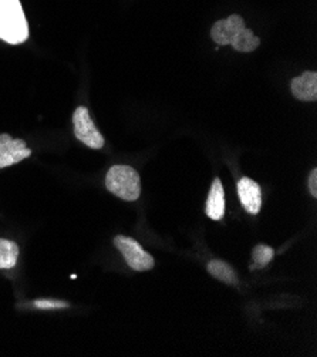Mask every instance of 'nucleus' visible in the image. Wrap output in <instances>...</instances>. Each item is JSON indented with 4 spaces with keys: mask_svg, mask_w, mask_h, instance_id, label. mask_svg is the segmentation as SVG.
I'll return each mask as SVG.
<instances>
[{
    "mask_svg": "<svg viewBox=\"0 0 317 357\" xmlns=\"http://www.w3.org/2000/svg\"><path fill=\"white\" fill-rule=\"evenodd\" d=\"M208 272L209 275H212L215 279L228 283V284H238L239 279L236 272L233 271V268L219 259H214L208 264Z\"/></svg>",
    "mask_w": 317,
    "mask_h": 357,
    "instance_id": "10",
    "label": "nucleus"
},
{
    "mask_svg": "<svg viewBox=\"0 0 317 357\" xmlns=\"http://www.w3.org/2000/svg\"><path fill=\"white\" fill-rule=\"evenodd\" d=\"M31 155V150L26 142L19 138H12L9 134H0V168L19 164Z\"/></svg>",
    "mask_w": 317,
    "mask_h": 357,
    "instance_id": "6",
    "label": "nucleus"
},
{
    "mask_svg": "<svg viewBox=\"0 0 317 357\" xmlns=\"http://www.w3.org/2000/svg\"><path fill=\"white\" fill-rule=\"evenodd\" d=\"M210 38L218 46L231 45L235 50L249 53L258 49L261 40L245 24L239 15H231L228 19L218 20L210 29Z\"/></svg>",
    "mask_w": 317,
    "mask_h": 357,
    "instance_id": "1",
    "label": "nucleus"
},
{
    "mask_svg": "<svg viewBox=\"0 0 317 357\" xmlns=\"http://www.w3.org/2000/svg\"><path fill=\"white\" fill-rule=\"evenodd\" d=\"M254 262L255 265L251 266V269H262L269 265V262L275 257V251L268 245H256L252 251Z\"/></svg>",
    "mask_w": 317,
    "mask_h": 357,
    "instance_id": "12",
    "label": "nucleus"
},
{
    "mask_svg": "<svg viewBox=\"0 0 317 357\" xmlns=\"http://www.w3.org/2000/svg\"><path fill=\"white\" fill-rule=\"evenodd\" d=\"M73 126H75L76 138L82 141L83 144H86L93 150H100L104 147V137L93 123L87 107L84 105L77 107L73 114Z\"/></svg>",
    "mask_w": 317,
    "mask_h": 357,
    "instance_id": "5",
    "label": "nucleus"
},
{
    "mask_svg": "<svg viewBox=\"0 0 317 357\" xmlns=\"http://www.w3.org/2000/svg\"><path fill=\"white\" fill-rule=\"evenodd\" d=\"M291 90L299 101L313 102L317 100V73L304 71L300 77H295L291 83Z\"/></svg>",
    "mask_w": 317,
    "mask_h": 357,
    "instance_id": "8",
    "label": "nucleus"
},
{
    "mask_svg": "<svg viewBox=\"0 0 317 357\" xmlns=\"http://www.w3.org/2000/svg\"><path fill=\"white\" fill-rule=\"evenodd\" d=\"M34 307L40 310H56V309H67L70 305L64 301L57 299H40L33 303Z\"/></svg>",
    "mask_w": 317,
    "mask_h": 357,
    "instance_id": "13",
    "label": "nucleus"
},
{
    "mask_svg": "<svg viewBox=\"0 0 317 357\" xmlns=\"http://www.w3.org/2000/svg\"><path fill=\"white\" fill-rule=\"evenodd\" d=\"M205 213L214 221H219L225 215V191L219 178H215L212 187H210L205 205Z\"/></svg>",
    "mask_w": 317,
    "mask_h": 357,
    "instance_id": "9",
    "label": "nucleus"
},
{
    "mask_svg": "<svg viewBox=\"0 0 317 357\" xmlns=\"http://www.w3.org/2000/svg\"><path fill=\"white\" fill-rule=\"evenodd\" d=\"M19 258V246L9 239H0V269H12Z\"/></svg>",
    "mask_w": 317,
    "mask_h": 357,
    "instance_id": "11",
    "label": "nucleus"
},
{
    "mask_svg": "<svg viewBox=\"0 0 317 357\" xmlns=\"http://www.w3.org/2000/svg\"><path fill=\"white\" fill-rule=\"evenodd\" d=\"M238 195L243 208L252 215L259 213L262 208V188L248 176H243L238 183Z\"/></svg>",
    "mask_w": 317,
    "mask_h": 357,
    "instance_id": "7",
    "label": "nucleus"
},
{
    "mask_svg": "<svg viewBox=\"0 0 317 357\" xmlns=\"http://www.w3.org/2000/svg\"><path fill=\"white\" fill-rule=\"evenodd\" d=\"M29 39V24L20 0H0V40L20 45Z\"/></svg>",
    "mask_w": 317,
    "mask_h": 357,
    "instance_id": "2",
    "label": "nucleus"
},
{
    "mask_svg": "<svg viewBox=\"0 0 317 357\" xmlns=\"http://www.w3.org/2000/svg\"><path fill=\"white\" fill-rule=\"evenodd\" d=\"M114 245L118 248V251L123 254L127 265L131 269L137 272H144L154 268V258L147 251H144L143 246L135 239L118 235L114 238Z\"/></svg>",
    "mask_w": 317,
    "mask_h": 357,
    "instance_id": "4",
    "label": "nucleus"
},
{
    "mask_svg": "<svg viewBox=\"0 0 317 357\" xmlns=\"http://www.w3.org/2000/svg\"><path fill=\"white\" fill-rule=\"evenodd\" d=\"M105 187L124 201H135L141 195L138 172L130 165H114L105 176Z\"/></svg>",
    "mask_w": 317,
    "mask_h": 357,
    "instance_id": "3",
    "label": "nucleus"
},
{
    "mask_svg": "<svg viewBox=\"0 0 317 357\" xmlns=\"http://www.w3.org/2000/svg\"><path fill=\"white\" fill-rule=\"evenodd\" d=\"M307 187L309 191L313 197H317V169H311L310 175H309V181H307Z\"/></svg>",
    "mask_w": 317,
    "mask_h": 357,
    "instance_id": "14",
    "label": "nucleus"
}]
</instances>
